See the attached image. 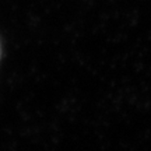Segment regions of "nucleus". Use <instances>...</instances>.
Segmentation results:
<instances>
[{"mask_svg": "<svg viewBox=\"0 0 151 151\" xmlns=\"http://www.w3.org/2000/svg\"><path fill=\"white\" fill-rule=\"evenodd\" d=\"M0 55H1V46H0Z\"/></svg>", "mask_w": 151, "mask_h": 151, "instance_id": "f257e3e1", "label": "nucleus"}]
</instances>
